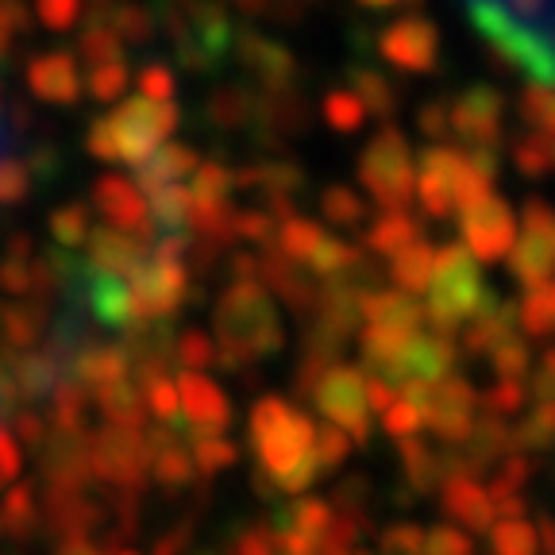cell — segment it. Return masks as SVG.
Segmentation results:
<instances>
[{"mask_svg":"<svg viewBox=\"0 0 555 555\" xmlns=\"http://www.w3.org/2000/svg\"><path fill=\"white\" fill-rule=\"evenodd\" d=\"M182 124L178 101H147V96L128 93L113 108L93 116L86 128V151L96 163L131 166L135 170L155 147L170 143Z\"/></svg>","mask_w":555,"mask_h":555,"instance_id":"1","label":"cell"},{"mask_svg":"<svg viewBox=\"0 0 555 555\" xmlns=\"http://www.w3.org/2000/svg\"><path fill=\"white\" fill-rule=\"evenodd\" d=\"M151 9L158 20V35L170 39L173 59L190 74H205L228 59L235 24L220 0H155Z\"/></svg>","mask_w":555,"mask_h":555,"instance_id":"2","label":"cell"},{"mask_svg":"<svg viewBox=\"0 0 555 555\" xmlns=\"http://www.w3.org/2000/svg\"><path fill=\"white\" fill-rule=\"evenodd\" d=\"M490 297L498 294L486 289L475 255L460 240L440 243L433 259V278H428L425 289V305H421L425 324H433V332H440V336H455Z\"/></svg>","mask_w":555,"mask_h":555,"instance_id":"3","label":"cell"},{"mask_svg":"<svg viewBox=\"0 0 555 555\" xmlns=\"http://www.w3.org/2000/svg\"><path fill=\"white\" fill-rule=\"evenodd\" d=\"M413 182H416V163L405 131L393 128V124H382L378 135L359 155V185L390 212V208H409Z\"/></svg>","mask_w":555,"mask_h":555,"instance_id":"4","label":"cell"},{"mask_svg":"<svg viewBox=\"0 0 555 555\" xmlns=\"http://www.w3.org/2000/svg\"><path fill=\"white\" fill-rule=\"evenodd\" d=\"M398 393L421 405V421H425V428H433L440 440L455 443V448L467 440L470 425H475V416H478V390L467 378L448 374V378L436 382V386H405V390H398Z\"/></svg>","mask_w":555,"mask_h":555,"instance_id":"5","label":"cell"},{"mask_svg":"<svg viewBox=\"0 0 555 555\" xmlns=\"http://www.w3.org/2000/svg\"><path fill=\"white\" fill-rule=\"evenodd\" d=\"M520 224L525 232L517 235L505 262L520 286L540 289L555 278V208L540 197H529L520 208Z\"/></svg>","mask_w":555,"mask_h":555,"instance_id":"6","label":"cell"},{"mask_svg":"<svg viewBox=\"0 0 555 555\" xmlns=\"http://www.w3.org/2000/svg\"><path fill=\"white\" fill-rule=\"evenodd\" d=\"M413 163H416L413 197L421 201L425 217L451 220L455 217V193H460L463 173H467V151L448 147V143H433V147L421 151Z\"/></svg>","mask_w":555,"mask_h":555,"instance_id":"7","label":"cell"},{"mask_svg":"<svg viewBox=\"0 0 555 555\" xmlns=\"http://www.w3.org/2000/svg\"><path fill=\"white\" fill-rule=\"evenodd\" d=\"M505 131V101L494 86H470L448 101V135L463 143V151H498Z\"/></svg>","mask_w":555,"mask_h":555,"instance_id":"8","label":"cell"},{"mask_svg":"<svg viewBox=\"0 0 555 555\" xmlns=\"http://www.w3.org/2000/svg\"><path fill=\"white\" fill-rule=\"evenodd\" d=\"M460 232H463L460 243L475 255V262H505V255L517 243V217H513L509 201L490 193V197L463 208Z\"/></svg>","mask_w":555,"mask_h":555,"instance_id":"9","label":"cell"},{"mask_svg":"<svg viewBox=\"0 0 555 555\" xmlns=\"http://www.w3.org/2000/svg\"><path fill=\"white\" fill-rule=\"evenodd\" d=\"M232 54L240 69L247 74V86L255 89H286L297 86V59L286 43H278L274 35H262L255 27H235Z\"/></svg>","mask_w":555,"mask_h":555,"instance_id":"10","label":"cell"},{"mask_svg":"<svg viewBox=\"0 0 555 555\" xmlns=\"http://www.w3.org/2000/svg\"><path fill=\"white\" fill-rule=\"evenodd\" d=\"M378 54L401 74H433L440 66V27L425 16H401L378 35Z\"/></svg>","mask_w":555,"mask_h":555,"instance_id":"11","label":"cell"},{"mask_svg":"<svg viewBox=\"0 0 555 555\" xmlns=\"http://www.w3.org/2000/svg\"><path fill=\"white\" fill-rule=\"evenodd\" d=\"M24 81L35 101L54 104V108H74L86 96V89H81V62L66 47L31 54L24 66Z\"/></svg>","mask_w":555,"mask_h":555,"instance_id":"12","label":"cell"},{"mask_svg":"<svg viewBox=\"0 0 555 555\" xmlns=\"http://www.w3.org/2000/svg\"><path fill=\"white\" fill-rule=\"evenodd\" d=\"M455 366V344L440 332H413L401 347L398 363L390 366L386 382L393 390H405V386H436L443 382Z\"/></svg>","mask_w":555,"mask_h":555,"instance_id":"13","label":"cell"},{"mask_svg":"<svg viewBox=\"0 0 555 555\" xmlns=\"http://www.w3.org/2000/svg\"><path fill=\"white\" fill-rule=\"evenodd\" d=\"M321 409L339 428L366 440L371 436V409H366V374L359 366H332L321 382Z\"/></svg>","mask_w":555,"mask_h":555,"instance_id":"14","label":"cell"},{"mask_svg":"<svg viewBox=\"0 0 555 555\" xmlns=\"http://www.w3.org/2000/svg\"><path fill=\"white\" fill-rule=\"evenodd\" d=\"M309 128V104H305L301 89L286 86V89H259V101H255V124L251 131L267 143L278 147L286 139L301 135Z\"/></svg>","mask_w":555,"mask_h":555,"instance_id":"15","label":"cell"},{"mask_svg":"<svg viewBox=\"0 0 555 555\" xmlns=\"http://www.w3.org/2000/svg\"><path fill=\"white\" fill-rule=\"evenodd\" d=\"M93 205L104 220H113L116 228H128V232H139L147 228V193L139 190L131 178L124 173H104L93 185Z\"/></svg>","mask_w":555,"mask_h":555,"instance_id":"16","label":"cell"},{"mask_svg":"<svg viewBox=\"0 0 555 555\" xmlns=\"http://www.w3.org/2000/svg\"><path fill=\"white\" fill-rule=\"evenodd\" d=\"M440 502L443 513H448L455 525H463L467 532H490L494 529V505H490V494L486 486L470 475H451L440 482Z\"/></svg>","mask_w":555,"mask_h":555,"instance_id":"17","label":"cell"},{"mask_svg":"<svg viewBox=\"0 0 555 555\" xmlns=\"http://www.w3.org/2000/svg\"><path fill=\"white\" fill-rule=\"evenodd\" d=\"M255 101H259V89L247 81H220L208 89L201 113L212 131H251Z\"/></svg>","mask_w":555,"mask_h":555,"instance_id":"18","label":"cell"},{"mask_svg":"<svg viewBox=\"0 0 555 555\" xmlns=\"http://www.w3.org/2000/svg\"><path fill=\"white\" fill-rule=\"evenodd\" d=\"M460 332H463V351H467V356L490 359V351L517 332V305L502 301V297H490Z\"/></svg>","mask_w":555,"mask_h":555,"instance_id":"19","label":"cell"},{"mask_svg":"<svg viewBox=\"0 0 555 555\" xmlns=\"http://www.w3.org/2000/svg\"><path fill=\"white\" fill-rule=\"evenodd\" d=\"M197 163H201L197 147H190V143H173L170 139V143L155 147L135 170H131V182H135L143 193L163 190V185H178L197 170Z\"/></svg>","mask_w":555,"mask_h":555,"instance_id":"20","label":"cell"},{"mask_svg":"<svg viewBox=\"0 0 555 555\" xmlns=\"http://www.w3.org/2000/svg\"><path fill=\"white\" fill-rule=\"evenodd\" d=\"M124 47H147L158 35V20L151 0H113V4H89Z\"/></svg>","mask_w":555,"mask_h":555,"instance_id":"21","label":"cell"},{"mask_svg":"<svg viewBox=\"0 0 555 555\" xmlns=\"http://www.w3.org/2000/svg\"><path fill=\"white\" fill-rule=\"evenodd\" d=\"M359 317L363 324H382V328H401V332H421L425 324V312H421V301L401 289H382V294H363V305H359Z\"/></svg>","mask_w":555,"mask_h":555,"instance_id":"22","label":"cell"},{"mask_svg":"<svg viewBox=\"0 0 555 555\" xmlns=\"http://www.w3.org/2000/svg\"><path fill=\"white\" fill-rule=\"evenodd\" d=\"M416 240H425V228H421L416 217H409V208H390V212H382V217L371 224V232H366V247H371L374 255H386V259L405 251L409 243H416Z\"/></svg>","mask_w":555,"mask_h":555,"instance_id":"23","label":"cell"},{"mask_svg":"<svg viewBox=\"0 0 555 555\" xmlns=\"http://www.w3.org/2000/svg\"><path fill=\"white\" fill-rule=\"evenodd\" d=\"M185 190H190L193 208L228 205V197L235 193V170L217 163V158H208V163H197V170L185 178Z\"/></svg>","mask_w":555,"mask_h":555,"instance_id":"24","label":"cell"},{"mask_svg":"<svg viewBox=\"0 0 555 555\" xmlns=\"http://www.w3.org/2000/svg\"><path fill=\"white\" fill-rule=\"evenodd\" d=\"M433 259H436V247L428 240L409 243L405 251H398L390 259L393 286H398L401 294H409V297L425 294V289H428V278H433Z\"/></svg>","mask_w":555,"mask_h":555,"instance_id":"25","label":"cell"},{"mask_svg":"<svg viewBox=\"0 0 555 555\" xmlns=\"http://www.w3.org/2000/svg\"><path fill=\"white\" fill-rule=\"evenodd\" d=\"M347 89L363 101L366 116H382V120H390V116L398 113V104H401L398 86H393V81L374 66L351 69V86H347Z\"/></svg>","mask_w":555,"mask_h":555,"instance_id":"26","label":"cell"},{"mask_svg":"<svg viewBox=\"0 0 555 555\" xmlns=\"http://www.w3.org/2000/svg\"><path fill=\"white\" fill-rule=\"evenodd\" d=\"M81 89H86L89 101L104 104V108H113V104L124 101V96H128V89H131V66H128V59L81 69Z\"/></svg>","mask_w":555,"mask_h":555,"instance_id":"27","label":"cell"},{"mask_svg":"<svg viewBox=\"0 0 555 555\" xmlns=\"http://www.w3.org/2000/svg\"><path fill=\"white\" fill-rule=\"evenodd\" d=\"M409 336H413V332L382 328V324H366V328H363V339H359L366 366H371V371L378 374V378H386V374H390V366L398 363L401 347H405V339H409Z\"/></svg>","mask_w":555,"mask_h":555,"instance_id":"28","label":"cell"},{"mask_svg":"<svg viewBox=\"0 0 555 555\" xmlns=\"http://www.w3.org/2000/svg\"><path fill=\"white\" fill-rule=\"evenodd\" d=\"M513 166L525 178H547V173H555V135L529 128L520 139H513Z\"/></svg>","mask_w":555,"mask_h":555,"instance_id":"29","label":"cell"},{"mask_svg":"<svg viewBox=\"0 0 555 555\" xmlns=\"http://www.w3.org/2000/svg\"><path fill=\"white\" fill-rule=\"evenodd\" d=\"M321 116H324V124H328L332 131H339V135H356V131H363L366 128V108H363V101H359L356 93L347 86H336V89H328L324 93V101H321Z\"/></svg>","mask_w":555,"mask_h":555,"instance_id":"30","label":"cell"},{"mask_svg":"<svg viewBox=\"0 0 555 555\" xmlns=\"http://www.w3.org/2000/svg\"><path fill=\"white\" fill-rule=\"evenodd\" d=\"M401 470H405V482L413 486V490H433V486H440V455H436L433 443H425L421 436L401 440Z\"/></svg>","mask_w":555,"mask_h":555,"instance_id":"31","label":"cell"},{"mask_svg":"<svg viewBox=\"0 0 555 555\" xmlns=\"http://www.w3.org/2000/svg\"><path fill=\"white\" fill-rule=\"evenodd\" d=\"M555 448V401H540L529 416L513 428V451H547Z\"/></svg>","mask_w":555,"mask_h":555,"instance_id":"32","label":"cell"},{"mask_svg":"<svg viewBox=\"0 0 555 555\" xmlns=\"http://www.w3.org/2000/svg\"><path fill=\"white\" fill-rule=\"evenodd\" d=\"M517 328L525 332V339H547L555 336V309L547 286L529 289L525 301H517Z\"/></svg>","mask_w":555,"mask_h":555,"instance_id":"33","label":"cell"},{"mask_svg":"<svg viewBox=\"0 0 555 555\" xmlns=\"http://www.w3.org/2000/svg\"><path fill=\"white\" fill-rule=\"evenodd\" d=\"M490 544H494V555H540L537 525H532L529 517L494 520V529H490Z\"/></svg>","mask_w":555,"mask_h":555,"instance_id":"34","label":"cell"},{"mask_svg":"<svg viewBox=\"0 0 555 555\" xmlns=\"http://www.w3.org/2000/svg\"><path fill=\"white\" fill-rule=\"evenodd\" d=\"M190 190L185 182L178 185H163V190H151L147 193V217L163 228H182L190 220Z\"/></svg>","mask_w":555,"mask_h":555,"instance_id":"35","label":"cell"},{"mask_svg":"<svg viewBox=\"0 0 555 555\" xmlns=\"http://www.w3.org/2000/svg\"><path fill=\"white\" fill-rule=\"evenodd\" d=\"M27 9H31V20L39 27H47L54 35H66V31H78L81 16H86V0H31Z\"/></svg>","mask_w":555,"mask_h":555,"instance_id":"36","label":"cell"},{"mask_svg":"<svg viewBox=\"0 0 555 555\" xmlns=\"http://www.w3.org/2000/svg\"><path fill=\"white\" fill-rule=\"evenodd\" d=\"M321 212H324V220L336 228H359L366 217V201L359 197L351 185H332L321 197Z\"/></svg>","mask_w":555,"mask_h":555,"instance_id":"37","label":"cell"},{"mask_svg":"<svg viewBox=\"0 0 555 555\" xmlns=\"http://www.w3.org/2000/svg\"><path fill=\"white\" fill-rule=\"evenodd\" d=\"M517 113L525 116L532 131H547L555 135V86H529L520 89Z\"/></svg>","mask_w":555,"mask_h":555,"instance_id":"38","label":"cell"},{"mask_svg":"<svg viewBox=\"0 0 555 555\" xmlns=\"http://www.w3.org/2000/svg\"><path fill=\"white\" fill-rule=\"evenodd\" d=\"M324 235L328 232H324L321 224H312V220H305V217L282 220V255H289V259H297V262H309L312 251L321 247Z\"/></svg>","mask_w":555,"mask_h":555,"instance_id":"39","label":"cell"},{"mask_svg":"<svg viewBox=\"0 0 555 555\" xmlns=\"http://www.w3.org/2000/svg\"><path fill=\"white\" fill-rule=\"evenodd\" d=\"M490 363H494L498 378L525 382V374H529V366H532V347H529V339L513 332L509 339H502V344H498L494 351H490Z\"/></svg>","mask_w":555,"mask_h":555,"instance_id":"40","label":"cell"},{"mask_svg":"<svg viewBox=\"0 0 555 555\" xmlns=\"http://www.w3.org/2000/svg\"><path fill=\"white\" fill-rule=\"evenodd\" d=\"M35 31V20L27 0H0V62L9 59L12 47Z\"/></svg>","mask_w":555,"mask_h":555,"instance_id":"41","label":"cell"},{"mask_svg":"<svg viewBox=\"0 0 555 555\" xmlns=\"http://www.w3.org/2000/svg\"><path fill=\"white\" fill-rule=\"evenodd\" d=\"M525 405H529V386L513 378H502L490 393H478V413L490 416H513Z\"/></svg>","mask_w":555,"mask_h":555,"instance_id":"42","label":"cell"},{"mask_svg":"<svg viewBox=\"0 0 555 555\" xmlns=\"http://www.w3.org/2000/svg\"><path fill=\"white\" fill-rule=\"evenodd\" d=\"M131 86H135V96H147V101H173L178 74L166 62H147L139 74H131Z\"/></svg>","mask_w":555,"mask_h":555,"instance_id":"43","label":"cell"},{"mask_svg":"<svg viewBox=\"0 0 555 555\" xmlns=\"http://www.w3.org/2000/svg\"><path fill=\"white\" fill-rule=\"evenodd\" d=\"M89 251L96 255V262H104V267H113V270H124L135 262V243L124 240V235L113 232V228L89 235Z\"/></svg>","mask_w":555,"mask_h":555,"instance_id":"44","label":"cell"},{"mask_svg":"<svg viewBox=\"0 0 555 555\" xmlns=\"http://www.w3.org/2000/svg\"><path fill=\"white\" fill-rule=\"evenodd\" d=\"M31 163L24 158H0V205H16L31 193Z\"/></svg>","mask_w":555,"mask_h":555,"instance_id":"45","label":"cell"},{"mask_svg":"<svg viewBox=\"0 0 555 555\" xmlns=\"http://www.w3.org/2000/svg\"><path fill=\"white\" fill-rule=\"evenodd\" d=\"M421 555H475V537L455 525H436L433 532H425Z\"/></svg>","mask_w":555,"mask_h":555,"instance_id":"46","label":"cell"},{"mask_svg":"<svg viewBox=\"0 0 555 555\" xmlns=\"http://www.w3.org/2000/svg\"><path fill=\"white\" fill-rule=\"evenodd\" d=\"M382 428H386L393 440H409V436H416L421 428H425V421H421V405L398 393V401L382 413Z\"/></svg>","mask_w":555,"mask_h":555,"instance_id":"47","label":"cell"},{"mask_svg":"<svg viewBox=\"0 0 555 555\" xmlns=\"http://www.w3.org/2000/svg\"><path fill=\"white\" fill-rule=\"evenodd\" d=\"M51 224H54V232L62 235V243H81V240H89V212H86V205H66V208H59Z\"/></svg>","mask_w":555,"mask_h":555,"instance_id":"48","label":"cell"},{"mask_svg":"<svg viewBox=\"0 0 555 555\" xmlns=\"http://www.w3.org/2000/svg\"><path fill=\"white\" fill-rule=\"evenodd\" d=\"M421 544H425V529L421 525H398L382 537V552L386 555H421Z\"/></svg>","mask_w":555,"mask_h":555,"instance_id":"49","label":"cell"},{"mask_svg":"<svg viewBox=\"0 0 555 555\" xmlns=\"http://www.w3.org/2000/svg\"><path fill=\"white\" fill-rule=\"evenodd\" d=\"M416 131L433 143H443L448 139V101H428L421 104V113H416Z\"/></svg>","mask_w":555,"mask_h":555,"instance_id":"50","label":"cell"},{"mask_svg":"<svg viewBox=\"0 0 555 555\" xmlns=\"http://www.w3.org/2000/svg\"><path fill=\"white\" fill-rule=\"evenodd\" d=\"M529 386V401L540 405V401H555V347H547L544 359H540V371H532V378L525 382Z\"/></svg>","mask_w":555,"mask_h":555,"instance_id":"51","label":"cell"},{"mask_svg":"<svg viewBox=\"0 0 555 555\" xmlns=\"http://www.w3.org/2000/svg\"><path fill=\"white\" fill-rule=\"evenodd\" d=\"M393 401H398V390H393L386 378L371 374V378H366V409H378V413H386Z\"/></svg>","mask_w":555,"mask_h":555,"instance_id":"52","label":"cell"},{"mask_svg":"<svg viewBox=\"0 0 555 555\" xmlns=\"http://www.w3.org/2000/svg\"><path fill=\"white\" fill-rule=\"evenodd\" d=\"M347 448H351L347 433H339V428H324V436H321V455H324V463H339L347 455Z\"/></svg>","mask_w":555,"mask_h":555,"instance_id":"53","label":"cell"},{"mask_svg":"<svg viewBox=\"0 0 555 555\" xmlns=\"http://www.w3.org/2000/svg\"><path fill=\"white\" fill-rule=\"evenodd\" d=\"M537 547H540V555H555V520L552 517H540V525H537Z\"/></svg>","mask_w":555,"mask_h":555,"instance_id":"54","label":"cell"},{"mask_svg":"<svg viewBox=\"0 0 555 555\" xmlns=\"http://www.w3.org/2000/svg\"><path fill=\"white\" fill-rule=\"evenodd\" d=\"M224 9H240V12H247V16H267V9H270V0H220Z\"/></svg>","mask_w":555,"mask_h":555,"instance_id":"55","label":"cell"},{"mask_svg":"<svg viewBox=\"0 0 555 555\" xmlns=\"http://www.w3.org/2000/svg\"><path fill=\"white\" fill-rule=\"evenodd\" d=\"M363 9H398V4H421V0H359Z\"/></svg>","mask_w":555,"mask_h":555,"instance_id":"56","label":"cell"},{"mask_svg":"<svg viewBox=\"0 0 555 555\" xmlns=\"http://www.w3.org/2000/svg\"><path fill=\"white\" fill-rule=\"evenodd\" d=\"M4 124H9V120L0 116V147H4V135H9V128H4Z\"/></svg>","mask_w":555,"mask_h":555,"instance_id":"57","label":"cell"},{"mask_svg":"<svg viewBox=\"0 0 555 555\" xmlns=\"http://www.w3.org/2000/svg\"><path fill=\"white\" fill-rule=\"evenodd\" d=\"M547 297H552V309H555V278L547 282Z\"/></svg>","mask_w":555,"mask_h":555,"instance_id":"58","label":"cell"},{"mask_svg":"<svg viewBox=\"0 0 555 555\" xmlns=\"http://www.w3.org/2000/svg\"><path fill=\"white\" fill-rule=\"evenodd\" d=\"M86 4H113V0H86Z\"/></svg>","mask_w":555,"mask_h":555,"instance_id":"59","label":"cell"}]
</instances>
